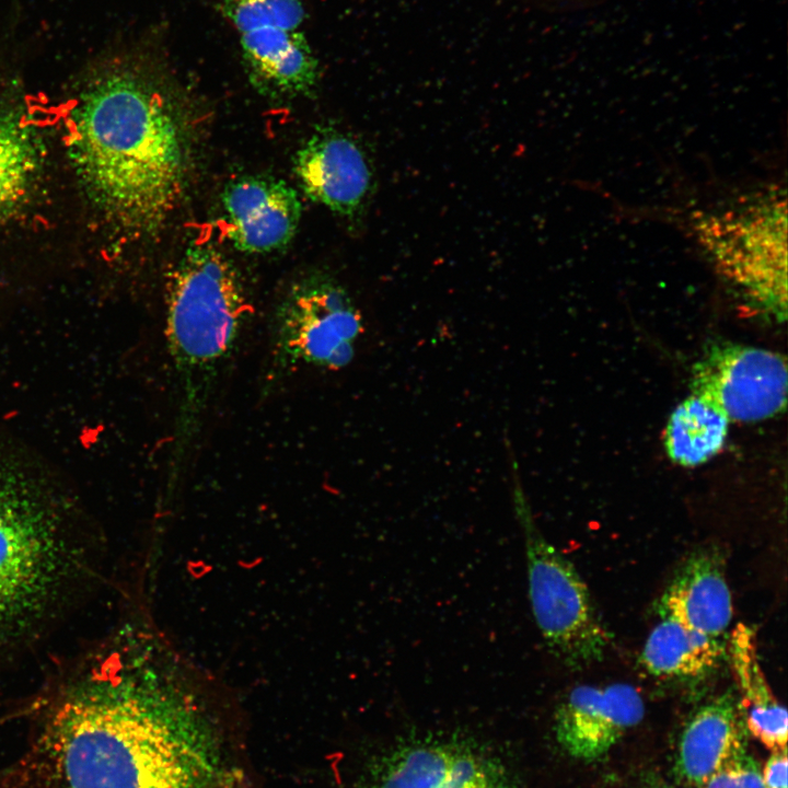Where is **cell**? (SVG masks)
<instances>
[{"label": "cell", "mask_w": 788, "mask_h": 788, "mask_svg": "<svg viewBox=\"0 0 788 788\" xmlns=\"http://www.w3.org/2000/svg\"><path fill=\"white\" fill-rule=\"evenodd\" d=\"M151 35L107 44L73 77L68 149L104 221L154 234L175 209L188 167L183 125Z\"/></svg>", "instance_id": "obj_1"}, {"label": "cell", "mask_w": 788, "mask_h": 788, "mask_svg": "<svg viewBox=\"0 0 788 788\" xmlns=\"http://www.w3.org/2000/svg\"><path fill=\"white\" fill-rule=\"evenodd\" d=\"M56 710L99 788H221L219 746L201 712L149 673L88 680Z\"/></svg>", "instance_id": "obj_2"}, {"label": "cell", "mask_w": 788, "mask_h": 788, "mask_svg": "<svg viewBox=\"0 0 788 788\" xmlns=\"http://www.w3.org/2000/svg\"><path fill=\"white\" fill-rule=\"evenodd\" d=\"M77 500L50 468L0 436V645L35 634L88 573Z\"/></svg>", "instance_id": "obj_3"}, {"label": "cell", "mask_w": 788, "mask_h": 788, "mask_svg": "<svg viewBox=\"0 0 788 788\" xmlns=\"http://www.w3.org/2000/svg\"><path fill=\"white\" fill-rule=\"evenodd\" d=\"M247 304L237 274L212 246L189 247L167 282L165 335L178 385L176 450L186 452Z\"/></svg>", "instance_id": "obj_4"}, {"label": "cell", "mask_w": 788, "mask_h": 788, "mask_svg": "<svg viewBox=\"0 0 788 788\" xmlns=\"http://www.w3.org/2000/svg\"><path fill=\"white\" fill-rule=\"evenodd\" d=\"M514 509L526 558L529 599L551 651L575 669L603 659L611 636L575 566L542 534L520 489Z\"/></svg>", "instance_id": "obj_5"}, {"label": "cell", "mask_w": 788, "mask_h": 788, "mask_svg": "<svg viewBox=\"0 0 788 788\" xmlns=\"http://www.w3.org/2000/svg\"><path fill=\"white\" fill-rule=\"evenodd\" d=\"M359 788H522L498 749L460 730H415L379 748Z\"/></svg>", "instance_id": "obj_6"}, {"label": "cell", "mask_w": 788, "mask_h": 788, "mask_svg": "<svg viewBox=\"0 0 788 788\" xmlns=\"http://www.w3.org/2000/svg\"><path fill=\"white\" fill-rule=\"evenodd\" d=\"M786 201L766 198L698 224L718 270L776 320L786 317Z\"/></svg>", "instance_id": "obj_7"}, {"label": "cell", "mask_w": 788, "mask_h": 788, "mask_svg": "<svg viewBox=\"0 0 788 788\" xmlns=\"http://www.w3.org/2000/svg\"><path fill=\"white\" fill-rule=\"evenodd\" d=\"M219 9L236 31L255 89L273 97L314 90L318 63L304 32L303 0H219Z\"/></svg>", "instance_id": "obj_8"}, {"label": "cell", "mask_w": 788, "mask_h": 788, "mask_svg": "<svg viewBox=\"0 0 788 788\" xmlns=\"http://www.w3.org/2000/svg\"><path fill=\"white\" fill-rule=\"evenodd\" d=\"M362 332L360 311L343 286L325 274L294 282L281 300L274 324L278 360L287 367L340 369Z\"/></svg>", "instance_id": "obj_9"}, {"label": "cell", "mask_w": 788, "mask_h": 788, "mask_svg": "<svg viewBox=\"0 0 788 788\" xmlns=\"http://www.w3.org/2000/svg\"><path fill=\"white\" fill-rule=\"evenodd\" d=\"M691 387L729 421L763 420L786 406V360L762 348L716 345L694 364Z\"/></svg>", "instance_id": "obj_10"}, {"label": "cell", "mask_w": 788, "mask_h": 788, "mask_svg": "<svg viewBox=\"0 0 788 788\" xmlns=\"http://www.w3.org/2000/svg\"><path fill=\"white\" fill-rule=\"evenodd\" d=\"M14 44L0 22V235L35 201L47 163L42 130L28 118Z\"/></svg>", "instance_id": "obj_11"}, {"label": "cell", "mask_w": 788, "mask_h": 788, "mask_svg": "<svg viewBox=\"0 0 788 788\" xmlns=\"http://www.w3.org/2000/svg\"><path fill=\"white\" fill-rule=\"evenodd\" d=\"M644 714V699L629 684L578 685L558 704L554 733L569 756L590 762L607 754Z\"/></svg>", "instance_id": "obj_12"}, {"label": "cell", "mask_w": 788, "mask_h": 788, "mask_svg": "<svg viewBox=\"0 0 788 788\" xmlns=\"http://www.w3.org/2000/svg\"><path fill=\"white\" fill-rule=\"evenodd\" d=\"M293 169L304 194L345 217L358 215L372 187V167L358 141L335 128L314 132L297 151Z\"/></svg>", "instance_id": "obj_13"}, {"label": "cell", "mask_w": 788, "mask_h": 788, "mask_svg": "<svg viewBox=\"0 0 788 788\" xmlns=\"http://www.w3.org/2000/svg\"><path fill=\"white\" fill-rule=\"evenodd\" d=\"M228 237L241 252L269 253L294 236L302 206L296 190L281 179L243 176L221 196Z\"/></svg>", "instance_id": "obj_14"}, {"label": "cell", "mask_w": 788, "mask_h": 788, "mask_svg": "<svg viewBox=\"0 0 788 788\" xmlns=\"http://www.w3.org/2000/svg\"><path fill=\"white\" fill-rule=\"evenodd\" d=\"M744 719L739 703L725 693L699 707L680 737L675 772L700 788L737 754L745 750Z\"/></svg>", "instance_id": "obj_15"}, {"label": "cell", "mask_w": 788, "mask_h": 788, "mask_svg": "<svg viewBox=\"0 0 788 788\" xmlns=\"http://www.w3.org/2000/svg\"><path fill=\"white\" fill-rule=\"evenodd\" d=\"M659 613L708 637H721L731 623L733 609L715 553L699 552L685 561L661 596Z\"/></svg>", "instance_id": "obj_16"}, {"label": "cell", "mask_w": 788, "mask_h": 788, "mask_svg": "<svg viewBox=\"0 0 788 788\" xmlns=\"http://www.w3.org/2000/svg\"><path fill=\"white\" fill-rule=\"evenodd\" d=\"M727 648L745 728L769 751L787 749V711L764 674L755 630L746 624H737Z\"/></svg>", "instance_id": "obj_17"}, {"label": "cell", "mask_w": 788, "mask_h": 788, "mask_svg": "<svg viewBox=\"0 0 788 788\" xmlns=\"http://www.w3.org/2000/svg\"><path fill=\"white\" fill-rule=\"evenodd\" d=\"M650 631L640 662L647 672L663 679H691L709 672L722 654L719 639L660 615Z\"/></svg>", "instance_id": "obj_18"}, {"label": "cell", "mask_w": 788, "mask_h": 788, "mask_svg": "<svg viewBox=\"0 0 788 788\" xmlns=\"http://www.w3.org/2000/svg\"><path fill=\"white\" fill-rule=\"evenodd\" d=\"M729 422L719 410L692 394L668 420L664 447L669 457L683 466L708 461L722 448Z\"/></svg>", "instance_id": "obj_19"}, {"label": "cell", "mask_w": 788, "mask_h": 788, "mask_svg": "<svg viewBox=\"0 0 788 788\" xmlns=\"http://www.w3.org/2000/svg\"><path fill=\"white\" fill-rule=\"evenodd\" d=\"M700 788H765V786L760 766L746 750H743L710 776Z\"/></svg>", "instance_id": "obj_20"}, {"label": "cell", "mask_w": 788, "mask_h": 788, "mask_svg": "<svg viewBox=\"0 0 788 788\" xmlns=\"http://www.w3.org/2000/svg\"><path fill=\"white\" fill-rule=\"evenodd\" d=\"M787 749L772 751L761 768L765 788H787Z\"/></svg>", "instance_id": "obj_21"}]
</instances>
